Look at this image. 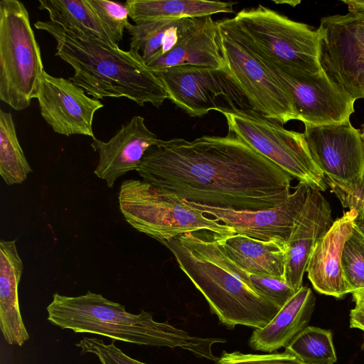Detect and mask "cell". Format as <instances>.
I'll return each mask as SVG.
<instances>
[{
	"label": "cell",
	"mask_w": 364,
	"mask_h": 364,
	"mask_svg": "<svg viewBox=\"0 0 364 364\" xmlns=\"http://www.w3.org/2000/svg\"><path fill=\"white\" fill-rule=\"evenodd\" d=\"M217 111L225 117L228 133L311 189H326L324 175L310 154L304 133L286 129L252 109L220 107Z\"/></svg>",
	"instance_id": "cell-7"
},
{
	"label": "cell",
	"mask_w": 364,
	"mask_h": 364,
	"mask_svg": "<svg viewBox=\"0 0 364 364\" xmlns=\"http://www.w3.org/2000/svg\"><path fill=\"white\" fill-rule=\"evenodd\" d=\"M146 64L153 72L178 65L226 68L218 44L216 21L211 16L186 18L176 46Z\"/></svg>",
	"instance_id": "cell-19"
},
{
	"label": "cell",
	"mask_w": 364,
	"mask_h": 364,
	"mask_svg": "<svg viewBox=\"0 0 364 364\" xmlns=\"http://www.w3.org/2000/svg\"><path fill=\"white\" fill-rule=\"evenodd\" d=\"M186 20V18L129 23L126 29L130 35V50L139 54L145 63L164 55L177 43Z\"/></svg>",
	"instance_id": "cell-24"
},
{
	"label": "cell",
	"mask_w": 364,
	"mask_h": 364,
	"mask_svg": "<svg viewBox=\"0 0 364 364\" xmlns=\"http://www.w3.org/2000/svg\"><path fill=\"white\" fill-rule=\"evenodd\" d=\"M353 299L358 307L364 311V291L353 293Z\"/></svg>",
	"instance_id": "cell-35"
},
{
	"label": "cell",
	"mask_w": 364,
	"mask_h": 364,
	"mask_svg": "<svg viewBox=\"0 0 364 364\" xmlns=\"http://www.w3.org/2000/svg\"><path fill=\"white\" fill-rule=\"evenodd\" d=\"M34 26L53 36L55 55L74 70L69 80L93 98L126 97L139 106L150 103L156 107L168 99L163 84L139 54L50 21H38Z\"/></svg>",
	"instance_id": "cell-2"
},
{
	"label": "cell",
	"mask_w": 364,
	"mask_h": 364,
	"mask_svg": "<svg viewBox=\"0 0 364 364\" xmlns=\"http://www.w3.org/2000/svg\"><path fill=\"white\" fill-rule=\"evenodd\" d=\"M315 304L311 289L302 286L264 327L253 331L249 346L266 353L286 348L308 326Z\"/></svg>",
	"instance_id": "cell-20"
},
{
	"label": "cell",
	"mask_w": 364,
	"mask_h": 364,
	"mask_svg": "<svg viewBox=\"0 0 364 364\" xmlns=\"http://www.w3.org/2000/svg\"><path fill=\"white\" fill-rule=\"evenodd\" d=\"M85 93L69 79L55 77L45 71L35 98L41 116L55 133L94 138V115L104 105Z\"/></svg>",
	"instance_id": "cell-14"
},
{
	"label": "cell",
	"mask_w": 364,
	"mask_h": 364,
	"mask_svg": "<svg viewBox=\"0 0 364 364\" xmlns=\"http://www.w3.org/2000/svg\"><path fill=\"white\" fill-rule=\"evenodd\" d=\"M118 202L125 220L136 231L157 241L198 230L223 237L235 234L232 228L206 217L185 200L144 180L124 181Z\"/></svg>",
	"instance_id": "cell-5"
},
{
	"label": "cell",
	"mask_w": 364,
	"mask_h": 364,
	"mask_svg": "<svg viewBox=\"0 0 364 364\" xmlns=\"http://www.w3.org/2000/svg\"><path fill=\"white\" fill-rule=\"evenodd\" d=\"M160 141L146 126L144 117L134 116L108 141L92 138L90 145L99 155L94 173L112 188L117 178L136 171L147 151Z\"/></svg>",
	"instance_id": "cell-16"
},
{
	"label": "cell",
	"mask_w": 364,
	"mask_h": 364,
	"mask_svg": "<svg viewBox=\"0 0 364 364\" xmlns=\"http://www.w3.org/2000/svg\"><path fill=\"white\" fill-rule=\"evenodd\" d=\"M247 283L258 294L280 309L296 292L284 278L269 275L247 273Z\"/></svg>",
	"instance_id": "cell-30"
},
{
	"label": "cell",
	"mask_w": 364,
	"mask_h": 364,
	"mask_svg": "<svg viewBox=\"0 0 364 364\" xmlns=\"http://www.w3.org/2000/svg\"><path fill=\"white\" fill-rule=\"evenodd\" d=\"M23 264L16 240L0 242V328L9 345L21 346L30 338L21 316L18 284Z\"/></svg>",
	"instance_id": "cell-21"
},
{
	"label": "cell",
	"mask_w": 364,
	"mask_h": 364,
	"mask_svg": "<svg viewBox=\"0 0 364 364\" xmlns=\"http://www.w3.org/2000/svg\"><path fill=\"white\" fill-rule=\"evenodd\" d=\"M215 364H306L287 350L264 354L223 351Z\"/></svg>",
	"instance_id": "cell-32"
},
{
	"label": "cell",
	"mask_w": 364,
	"mask_h": 364,
	"mask_svg": "<svg viewBox=\"0 0 364 364\" xmlns=\"http://www.w3.org/2000/svg\"><path fill=\"white\" fill-rule=\"evenodd\" d=\"M356 213L349 210L335 220L316 242L307 263L306 272L316 291L343 298L351 293L343 271L342 254L345 243L352 234Z\"/></svg>",
	"instance_id": "cell-18"
},
{
	"label": "cell",
	"mask_w": 364,
	"mask_h": 364,
	"mask_svg": "<svg viewBox=\"0 0 364 364\" xmlns=\"http://www.w3.org/2000/svg\"><path fill=\"white\" fill-rule=\"evenodd\" d=\"M96 17L116 43L122 39L129 11L125 4L107 0H85Z\"/></svg>",
	"instance_id": "cell-29"
},
{
	"label": "cell",
	"mask_w": 364,
	"mask_h": 364,
	"mask_svg": "<svg viewBox=\"0 0 364 364\" xmlns=\"http://www.w3.org/2000/svg\"><path fill=\"white\" fill-rule=\"evenodd\" d=\"M216 23L225 66L252 109L282 125L298 120L291 95L256 56L233 18H223Z\"/></svg>",
	"instance_id": "cell-9"
},
{
	"label": "cell",
	"mask_w": 364,
	"mask_h": 364,
	"mask_svg": "<svg viewBox=\"0 0 364 364\" xmlns=\"http://www.w3.org/2000/svg\"><path fill=\"white\" fill-rule=\"evenodd\" d=\"M342 267L351 294L364 291V235L354 225L342 254Z\"/></svg>",
	"instance_id": "cell-28"
},
{
	"label": "cell",
	"mask_w": 364,
	"mask_h": 364,
	"mask_svg": "<svg viewBox=\"0 0 364 364\" xmlns=\"http://www.w3.org/2000/svg\"><path fill=\"white\" fill-rule=\"evenodd\" d=\"M333 222L328 201L319 191L311 189L287 242L284 279L296 291L303 286V277L316 242Z\"/></svg>",
	"instance_id": "cell-17"
},
{
	"label": "cell",
	"mask_w": 364,
	"mask_h": 364,
	"mask_svg": "<svg viewBox=\"0 0 364 364\" xmlns=\"http://www.w3.org/2000/svg\"><path fill=\"white\" fill-rule=\"evenodd\" d=\"M331 191L337 196L344 208L355 211V224L364 228V180L351 193H345L339 190Z\"/></svg>",
	"instance_id": "cell-33"
},
{
	"label": "cell",
	"mask_w": 364,
	"mask_h": 364,
	"mask_svg": "<svg viewBox=\"0 0 364 364\" xmlns=\"http://www.w3.org/2000/svg\"><path fill=\"white\" fill-rule=\"evenodd\" d=\"M75 346L81 354L95 355L101 364H147L125 354L115 346L114 341L107 344L98 338L84 337Z\"/></svg>",
	"instance_id": "cell-31"
},
{
	"label": "cell",
	"mask_w": 364,
	"mask_h": 364,
	"mask_svg": "<svg viewBox=\"0 0 364 364\" xmlns=\"http://www.w3.org/2000/svg\"><path fill=\"white\" fill-rule=\"evenodd\" d=\"M361 136H362V139H363V144H364V124H363V132L361 133Z\"/></svg>",
	"instance_id": "cell-37"
},
{
	"label": "cell",
	"mask_w": 364,
	"mask_h": 364,
	"mask_svg": "<svg viewBox=\"0 0 364 364\" xmlns=\"http://www.w3.org/2000/svg\"><path fill=\"white\" fill-rule=\"evenodd\" d=\"M32 172L17 137L12 114L0 109V175L7 185L20 184Z\"/></svg>",
	"instance_id": "cell-26"
},
{
	"label": "cell",
	"mask_w": 364,
	"mask_h": 364,
	"mask_svg": "<svg viewBox=\"0 0 364 364\" xmlns=\"http://www.w3.org/2000/svg\"><path fill=\"white\" fill-rule=\"evenodd\" d=\"M169 99L193 117L218 110L216 100L222 97L232 109H252L228 70L193 65H178L154 71Z\"/></svg>",
	"instance_id": "cell-13"
},
{
	"label": "cell",
	"mask_w": 364,
	"mask_h": 364,
	"mask_svg": "<svg viewBox=\"0 0 364 364\" xmlns=\"http://www.w3.org/2000/svg\"><path fill=\"white\" fill-rule=\"evenodd\" d=\"M218 235L198 230L159 242L171 251L181 270L203 294L221 323L230 329L237 325L262 328L280 308L241 279L239 267L220 247Z\"/></svg>",
	"instance_id": "cell-3"
},
{
	"label": "cell",
	"mask_w": 364,
	"mask_h": 364,
	"mask_svg": "<svg viewBox=\"0 0 364 364\" xmlns=\"http://www.w3.org/2000/svg\"><path fill=\"white\" fill-rule=\"evenodd\" d=\"M228 257L247 273L284 279L287 244L234 234L218 235Z\"/></svg>",
	"instance_id": "cell-22"
},
{
	"label": "cell",
	"mask_w": 364,
	"mask_h": 364,
	"mask_svg": "<svg viewBox=\"0 0 364 364\" xmlns=\"http://www.w3.org/2000/svg\"><path fill=\"white\" fill-rule=\"evenodd\" d=\"M310 154L332 190L355 191L364 180V144L350 119L330 124L304 123Z\"/></svg>",
	"instance_id": "cell-12"
},
{
	"label": "cell",
	"mask_w": 364,
	"mask_h": 364,
	"mask_svg": "<svg viewBox=\"0 0 364 364\" xmlns=\"http://www.w3.org/2000/svg\"><path fill=\"white\" fill-rule=\"evenodd\" d=\"M310 191L307 185L299 182L285 200L273 208L257 210L219 208L185 201L232 228L235 234L287 244Z\"/></svg>",
	"instance_id": "cell-15"
},
{
	"label": "cell",
	"mask_w": 364,
	"mask_h": 364,
	"mask_svg": "<svg viewBox=\"0 0 364 364\" xmlns=\"http://www.w3.org/2000/svg\"><path fill=\"white\" fill-rule=\"evenodd\" d=\"M233 20L247 43L271 60L305 73L322 71L316 29L261 4L242 9Z\"/></svg>",
	"instance_id": "cell-8"
},
{
	"label": "cell",
	"mask_w": 364,
	"mask_h": 364,
	"mask_svg": "<svg viewBox=\"0 0 364 364\" xmlns=\"http://www.w3.org/2000/svg\"><path fill=\"white\" fill-rule=\"evenodd\" d=\"M129 16L136 23L160 19L199 18L232 13L235 2L206 0H128Z\"/></svg>",
	"instance_id": "cell-23"
},
{
	"label": "cell",
	"mask_w": 364,
	"mask_h": 364,
	"mask_svg": "<svg viewBox=\"0 0 364 364\" xmlns=\"http://www.w3.org/2000/svg\"><path fill=\"white\" fill-rule=\"evenodd\" d=\"M350 327L364 332V311L355 307L350 311Z\"/></svg>",
	"instance_id": "cell-34"
},
{
	"label": "cell",
	"mask_w": 364,
	"mask_h": 364,
	"mask_svg": "<svg viewBox=\"0 0 364 364\" xmlns=\"http://www.w3.org/2000/svg\"><path fill=\"white\" fill-rule=\"evenodd\" d=\"M358 226L360 230L361 231V232L364 235V228L361 227V226H359V225H358Z\"/></svg>",
	"instance_id": "cell-36"
},
{
	"label": "cell",
	"mask_w": 364,
	"mask_h": 364,
	"mask_svg": "<svg viewBox=\"0 0 364 364\" xmlns=\"http://www.w3.org/2000/svg\"><path fill=\"white\" fill-rule=\"evenodd\" d=\"M247 44L266 69L291 95L298 120L304 124L322 125L350 119L355 112V100L333 83L323 71L312 74L285 66Z\"/></svg>",
	"instance_id": "cell-11"
},
{
	"label": "cell",
	"mask_w": 364,
	"mask_h": 364,
	"mask_svg": "<svg viewBox=\"0 0 364 364\" xmlns=\"http://www.w3.org/2000/svg\"><path fill=\"white\" fill-rule=\"evenodd\" d=\"M323 17L318 61L327 77L355 100L364 98V9Z\"/></svg>",
	"instance_id": "cell-10"
},
{
	"label": "cell",
	"mask_w": 364,
	"mask_h": 364,
	"mask_svg": "<svg viewBox=\"0 0 364 364\" xmlns=\"http://www.w3.org/2000/svg\"><path fill=\"white\" fill-rule=\"evenodd\" d=\"M142 180L186 201L257 210L285 200L293 177L242 140L201 136L161 140L136 169Z\"/></svg>",
	"instance_id": "cell-1"
},
{
	"label": "cell",
	"mask_w": 364,
	"mask_h": 364,
	"mask_svg": "<svg viewBox=\"0 0 364 364\" xmlns=\"http://www.w3.org/2000/svg\"><path fill=\"white\" fill-rule=\"evenodd\" d=\"M45 70L29 14L17 0L0 1V100L13 109L28 108Z\"/></svg>",
	"instance_id": "cell-6"
},
{
	"label": "cell",
	"mask_w": 364,
	"mask_h": 364,
	"mask_svg": "<svg viewBox=\"0 0 364 364\" xmlns=\"http://www.w3.org/2000/svg\"><path fill=\"white\" fill-rule=\"evenodd\" d=\"M306 364H334L337 361L329 330L308 326L285 348Z\"/></svg>",
	"instance_id": "cell-27"
},
{
	"label": "cell",
	"mask_w": 364,
	"mask_h": 364,
	"mask_svg": "<svg viewBox=\"0 0 364 364\" xmlns=\"http://www.w3.org/2000/svg\"><path fill=\"white\" fill-rule=\"evenodd\" d=\"M38 3V9L48 13L50 21L118 45L85 0H40Z\"/></svg>",
	"instance_id": "cell-25"
},
{
	"label": "cell",
	"mask_w": 364,
	"mask_h": 364,
	"mask_svg": "<svg viewBox=\"0 0 364 364\" xmlns=\"http://www.w3.org/2000/svg\"><path fill=\"white\" fill-rule=\"evenodd\" d=\"M46 311L48 321L62 329L139 346L181 348L215 363L218 357L213 354V346L226 342L221 338L192 336L167 321H155L144 310L127 311L124 305L90 291L77 296L55 293Z\"/></svg>",
	"instance_id": "cell-4"
}]
</instances>
